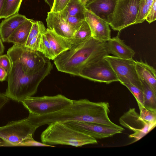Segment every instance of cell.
I'll list each match as a JSON object with an SVG mask.
<instances>
[{
	"label": "cell",
	"instance_id": "3",
	"mask_svg": "<svg viewBox=\"0 0 156 156\" xmlns=\"http://www.w3.org/2000/svg\"><path fill=\"white\" fill-rule=\"evenodd\" d=\"M12 63L7 76V87L3 94L9 98L18 102H21L27 97L34 95L41 82L50 73L53 68L49 60L39 72L28 75L24 73L20 63Z\"/></svg>",
	"mask_w": 156,
	"mask_h": 156
},
{
	"label": "cell",
	"instance_id": "23",
	"mask_svg": "<svg viewBox=\"0 0 156 156\" xmlns=\"http://www.w3.org/2000/svg\"><path fill=\"white\" fill-rule=\"evenodd\" d=\"M91 37L92 35L90 29L84 20L79 29L75 33L73 38L71 40L72 45L81 43Z\"/></svg>",
	"mask_w": 156,
	"mask_h": 156
},
{
	"label": "cell",
	"instance_id": "40",
	"mask_svg": "<svg viewBox=\"0 0 156 156\" xmlns=\"http://www.w3.org/2000/svg\"><path fill=\"white\" fill-rule=\"evenodd\" d=\"M5 49L2 41L0 37V55L3 53Z\"/></svg>",
	"mask_w": 156,
	"mask_h": 156
},
{
	"label": "cell",
	"instance_id": "17",
	"mask_svg": "<svg viewBox=\"0 0 156 156\" xmlns=\"http://www.w3.org/2000/svg\"><path fill=\"white\" fill-rule=\"evenodd\" d=\"M28 19L25 16L18 13L2 20L0 23V37L2 41L7 42L13 32Z\"/></svg>",
	"mask_w": 156,
	"mask_h": 156
},
{
	"label": "cell",
	"instance_id": "9",
	"mask_svg": "<svg viewBox=\"0 0 156 156\" xmlns=\"http://www.w3.org/2000/svg\"><path fill=\"white\" fill-rule=\"evenodd\" d=\"M103 58L108 62L118 81L122 85L132 84L143 89L136 70V61L133 58H122L109 55Z\"/></svg>",
	"mask_w": 156,
	"mask_h": 156
},
{
	"label": "cell",
	"instance_id": "20",
	"mask_svg": "<svg viewBox=\"0 0 156 156\" xmlns=\"http://www.w3.org/2000/svg\"><path fill=\"white\" fill-rule=\"evenodd\" d=\"M44 34L56 57L70 48L72 45L71 40L62 37L48 28L46 29Z\"/></svg>",
	"mask_w": 156,
	"mask_h": 156
},
{
	"label": "cell",
	"instance_id": "21",
	"mask_svg": "<svg viewBox=\"0 0 156 156\" xmlns=\"http://www.w3.org/2000/svg\"><path fill=\"white\" fill-rule=\"evenodd\" d=\"M144 96V106L147 109L156 112V92L144 81L140 80Z\"/></svg>",
	"mask_w": 156,
	"mask_h": 156
},
{
	"label": "cell",
	"instance_id": "8",
	"mask_svg": "<svg viewBox=\"0 0 156 156\" xmlns=\"http://www.w3.org/2000/svg\"><path fill=\"white\" fill-rule=\"evenodd\" d=\"M140 0H118L113 13L107 22L114 30H122L135 24Z\"/></svg>",
	"mask_w": 156,
	"mask_h": 156
},
{
	"label": "cell",
	"instance_id": "7",
	"mask_svg": "<svg viewBox=\"0 0 156 156\" xmlns=\"http://www.w3.org/2000/svg\"><path fill=\"white\" fill-rule=\"evenodd\" d=\"M37 129L28 116L0 127V137L11 146H21L24 141L33 138Z\"/></svg>",
	"mask_w": 156,
	"mask_h": 156
},
{
	"label": "cell",
	"instance_id": "15",
	"mask_svg": "<svg viewBox=\"0 0 156 156\" xmlns=\"http://www.w3.org/2000/svg\"><path fill=\"white\" fill-rule=\"evenodd\" d=\"M118 0H88L84 6L86 9L107 22L113 13Z\"/></svg>",
	"mask_w": 156,
	"mask_h": 156
},
{
	"label": "cell",
	"instance_id": "26",
	"mask_svg": "<svg viewBox=\"0 0 156 156\" xmlns=\"http://www.w3.org/2000/svg\"><path fill=\"white\" fill-rule=\"evenodd\" d=\"M154 0H140L135 24L142 23L150 9Z\"/></svg>",
	"mask_w": 156,
	"mask_h": 156
},
{
	"label": "cell",
	"instance_id": "42",
	"mask_svg": "<svg viewBox=\"0 0 156 156\" xmlns=\"http://www.w3.org/2000/svg\"><path fill=\"white\" fill-rule=\"evenodd\" d=\"M82 3L85 5L88 0H79Z\"/></svg>",
	"mask_w": 156,
	"mask_h": 156
},
{
	"label": "cell",
	"instance_id": "4",
	"mask_svg": "<svg viewBox=\"0 0 156 156\" xmlns=\"http://www.w3.org/2000/svg\"><path fill=\"white\" fill-rule=\"evenodd\" d=\"M41 139L42 143L52 146L60 144L79 147L98 143L91 136L60 122L48 124L41 133Z\"/></svg>",
	"mask_w": 156,
	"mask_h": 156
},
{
	"label": "cell",
	"instance_id": "13",
	"mask_svg": "<svg viewBox=\"0 0 156 156\" xmlns=\"http://www.w3.org/2000/svg\"><path fill=\"white\" fill-rule=\"evenodd\" d=\"M46 20L49 30L64 38L70 40L73 38L75 32L67 22L63 9L48 12Z\"/></svg>",
	"mask_w": 156,
	"mask_h": 156
},
{
	"label": "cell",
	"instance_id": "10",
	"mask_svg": "<svg viewBox=\"0 0 156 156\" xmlns=\"http://www.w3.org/2000/svg\"><path fill=\"white\" fill-rule=\"evenodd\" d=\"M79 76L107 84L119 81L111 66L103 57L84 66L80 72Z\"/></svg>",
	"mask_w": 156,
	"mask_h": 156
},
{
	"label": "cell",
	"instance_id": "30",
	"mask_svg": "<svg viewBox=\"0 0 156 156\" xmlns=\"http://www.w3.org/2000/svg\"><path fill=\"white\" fill-rule=\"evenodd\" d=\"M63 10L65 12L67 22L73 29L75 33L79 29L83 21L84 20H82L74 16H70L67 14L64 9Z\"/></svg>",
	"mask_w": 156,
	"mask_h": 156
},
{
	"label": "cell",
	"instance_id": "22",
	"mask_svg": "<svg viewBox=\"0 0 156 156\" xmlns=\"http://www.w3.org/2000/svg\"><path fill=\"white\" fill-rule=\"evenodd\" d=\"M64 9L69 15L85 20L86 9L84 5L79 0H70Z\"/></svg>",
	"mask_w": 156,
	"mask_h": 156
},
{
	"label": "cell",
	"instance_id": "1",
	"mask_svg": "<svg viewBox=\"0 0 156 156\" xmlns=\"http://www.w3.org/2000/svg\"><path fill=\"white\" fill-rule=\"evenodd\" d=\"M108 102H94L87 99L73 100L70 105L60 110L41 115L29 113L32 124L37 129L56 122L79 121L119 127L109 119Z\"/></svg>",
	"mask_w": 156,
	"mask_h": 156
},
{
	"label": "cell",
	"instance_id": "29",
	"mask_svg": "<svg viewBox=\"0 0 156 156\" xmlns=\"http://www.w3.org/2000/svg\"><path fill=\"white\" fill-rule=\"evenodd\" d=\"M46 28L43 23L41 21H34L30 30L25 47L27 46L30 41L37 35L41 31Z\"/></svg>",
	"mask_w": 156,
	"mask_h": 156
},
{
	"label": "cell",
	"instance_id": "27",
	"mask_svg": "<svg viewBox=\"0 0 156 156\" xmlns=\"http://www.w3.org/2000/svg\"><path fill=\"white\" fill-rule=\"evenodd\" d=\"M139 110L140 119L154 128L156 125V112L147 109L144 106Z\"/></svg>",
	"mask_w": 156,
	"mask_h": 156
},
{
	"label": "cell",
	"instance_id": "25",
	"mask_svg": "<svg viewBox=\"0 0 156 156\" xmlns=\"http://www.w3.org/2000/svg\"><path fill=\"white\" fill-rule=\"evenodd\" d=\"M45 33L42 34V38L37 51L42 53L49 59L53 60L56 56L52 48L45 35Z\"/></svg>",
	"mask_w": 156,
	"mask_h": 156
},
{
	"label": "cell",
	"instance_id": "11",
	"mask_svg": "<svg viewBox=\"0 0 156 156\" xmlns=\"http://www.w3.org/2000/svg\"><path fill=\"white\" fill-rule=\"evenodd\" d=\"M73 128L89 135L96 139H101L111 137L122 133L124 129L102 124L79 121L64 122Z\"/></svg>",
	"mask_w": 156,
	"mask_h": 156
},
{
	"label": "cell",
	"instance_id": "24",
	"mask_svg": "<svg viewBox=\"0 0 156 156\" xmlns=\"http://www.w3.org/2000/svg\"><path fill=\"white\" fill-rule=\"evenodd\" d=\"M23 0H5L0 19H5L18 13Z\"/></svg>",
	"mask_w": 156,
	"mask_h": 156
},
{
	"label": "cell",
	"instance_id": "35",
	"mask_svg": "<svg viewBox=\"0 0 156 156\" xmlns=\"http://www.w3.org/2000/svg\"><path fill=\"white\" fill-rule=\"evenodd\" d=\"M38 146L54 147V146L50 145L41 143L35 140L33 138L24 141L21 146Z\"/></svg>",
	"mask_w": 156,
	"mask_h": 156
},
{
	"label": "cell",
	"instance_id": "34",
	"mask_svg": "<svg viewBox=\"0 0 156 156\" xmlns=\"http://www.w3.org/2000/svg\"><path fill=\"white\" fill-rule=\"evenodd\" d=\"M70 0H55L52 8L50 11L58 12L63 10Z\"/></svg>",
	"mask_w": 156,
	"mask_h": 156
},
{
	"label": "cell",
	"instance_id": "14",
	"mask_svg": "<svg viewBox=\"0 0 156 156\" xmlns=\"http://www.w3.org/2000/svg\"><path fill=\"white\" fill-rule=\"evenodd\" d=\"M84 17L85 20L90 29L92 37L106 42L111 38L110 26L105 20L86 9Z\"/></svg>",
	"mask_w": 156,
	"mask_h": 156
},
{
	"label": "cell",
	"instance_id": "12",
	"mask_svg": "<svg viewBox=\"0 0 156 156\" xmlns=\"http://www.w3.org/2000/svg\"><path fill=\"white\" fill-rule=\"evenodd\" d=\"M119 122L122 126L132 130L134 133L129 137L137 141L154 129L143 121L134 108H130L119 118Z\"/></svg>",
	"mask_w": 156,
	"mask_h": 156
},
{
	"label": "cell",
	"instance_id": "31",
	"mask_svg": "<svg viewBox=\"0 0 156 156\" xmlns=\"http://www.w3.org/2000/svg\"><path fill=\"white\" fill-rule=\"evenodd\" d=\"M46 30V28L42 30L37 35L31 39L25 47L30 50L37 51L42 38V34L45 32Z\"/></svg>",
	"mask_w": 156,
	"mask_h": 156
},
{
	"label": "cell",
	"instance_id": "36",
	"mask_svg": "<svg viewBox=\"0 0 156 156\" xmlns=\"http://www.w3.org/2000/svg\"><path fill=\"white\" fill-rule=\"evenodd\" d=\"M9 98L4 94L0 93V111L3 106L8 102Z\"/></svg>",
	"mask_w": 156,
	"mask_h": 156
},
{
	"label": "cell",
	"instance_id": "28",
	"mask_svg": "<svg viewBox=\"0 0 156 156\" xmlns=\"http://www.w3.org/2000/svg\"><path fill=\"white\" fill-rule=\"evenodd\" d=\"M123 85L126 87L135 98L139 109L144 106V96L143 89L132 84L124 83Z\"/></svg>",
	"mask_w": 156,
	"mask_h": 156
},
{
	"label": "cell",
	"instance_id": "6",
	"mask_svg": "<svg viewBox=\"0 0 156 156\" xmlns=\"http://www.w3.org/2000/svg\"><path fill=\"white\" fill-rule=\"evenodd\" d=\"M7 55L12 62L20 63L24 73L28 75L39 72L50 60L39 51L15 44L9 49Z\"/></svg>",
	"mask_w": 156,
	"mask_h": 156
},
{
	"label": "cell",
	"instance_id": "37",
	"mask_svg": "<svg viewBox=\"0 0 156 156\" xmlns=\"http://www.w3.org/2000/svg\"><path fill=\"white\" fill-rule=\"evenodd\" d=\"M8 74L6 71L0 66V81L5 80Z\"/></svg>",
	"mask_w": 156,
	"mask_h": 156
},
{
	"label": "cell",
	"instance_id": "39",
	"mask_svg": "<svg viewBox=\"0 0 156 156\" xmlns=\"http://www.w3.org/2000/svg\"><path fill=\"white\" fill-rule=\"evenodd\" d=\"M44 1L49 5L51 10L53 6L55 0H44Z\"/></svg>",
	"mask_w": 156,
	"mask_h": 156
},
{
	"label": "cell",
	"instance_id": "16",
	"mask_svg": "<svg viewBox=\"0 0 156 156\" xmlns=\"http://www.w3.org/2000/svg\"><path fill=\"white\" fill-rule=\"evenodd\" d=\"M107 48L108 54H112L116 57L124 59H131L135 54L134 51L129 46L126 44L117 36L111 38L107 41Z\"/></svg>",
	"mask_w": 156,
	"mask_h": 156
},
{
	"label": "cell",
	"instance_id": "19",
	"mask_svg": "<svg viewBox=\"0 0 156 156\" xmlns=\"http://www.w3.org/2000/svg\"><path fill=\"white\" fill-rule=\"evenodd\" d=\"M34 21L28 19L13 32L8 38L7 42L25 46Z\"/></svg>",
	"mask_w": 156,
	"mask_h": 156
},
{
	"label": "cell",
	"instance_id": "38",
	"mask_svg": "<svg viewBox=\"0 0 156 156\" xmlns=\"http://www.w3.org/2000/svg\"><path fill=\"white\" fill-rule=\"evenodd\" d=\"M0 146H11L8 143L0 137Z\"/></svg>",
	"mask_w": 156,
	"mask_h": 156
},
{
	"label": "cell",
	"instance_id": "41",
	"mask_svg": "<svg viewBox=\"0 0 156 156\" xmlns=\"http://www.w3.org/2000/svg\"><path fill=\"white\" fill-rule=\"evenodd\" d=\"M5 0H0V17Z\"/></svg>",
	"mask_w": 156,
	"mask_h": 156
},
{
	"label": "cell",
	"instance_id": "5",
	"mask_svg": "<svg viewBox=\"0 0 156 156\" xmlns=\"http://www.w3.org/2000/svg\"><path fill=\"white\" fill-rule=\"evenodd\" d=\"M73 100L61 94L28 97L21 102L29 113L41 115L58 111L70 105Z\"/></svg>",
	"mask_w": 156,
	"mask_h": 156
},
{
	"label": "cell",
	"instance_id": "18",
	"mask_svg": "<svg viewBox=\"0 0 156 156\" xmlns=\"http://www.w3.org/2000/svg\"><path fill=\"white\" fill-rule=\"evenodd\" d=\"M136 68L140 80L144 81L156 92V76L155 69L142 60L136 61Z\"/></svg>",
	"mask_w": 156,
	"mask_h": 156
},
{
	"label": "cell",
	"instance_id": "2",
	"mask_svg": "<svg viewBox=\"0 0 156 156\" xmlns=\"http://www.w3.org/2000/svg\"><path fill=\"white\" fill-rule=\"evenodd\" d=\"M108 55L107 42L91 37L81 43L72 45L53 60L58 71L79 76L86 66Z\"/></svg>",
	"mask_w": 156,
	"mask_h": 156
},
{
	"label": "cell",
	"instance_id": "32",
	"mask_svg": "<svg viewBox=\"0 0 156 156\" xmlns=\"http://www.w3.org/2000/svg\"><path fill=\"white\" fill-rule=\"evenodd\" d=\"M12 61L7 55H0V66L6 72L8 75L12 66Z\"/></svg>",
	"mask_w": 156,
	"mask_h": 156
},
{
	"label": "cell",
	"instance_id": "33",
	"mask_svg": "<svg viewBox=\"0 0 156 156\" xmlns=\"http://www.w3.org/2000/svg\"><path fill=\"white\" fill-rule=\"evenodd\" d=\"M156 19V0H154L150 9L146 17V20L150 23Z\"/></svg>",
	"mask_w": 156,
	"mask_h": 156
}]
</instances>
